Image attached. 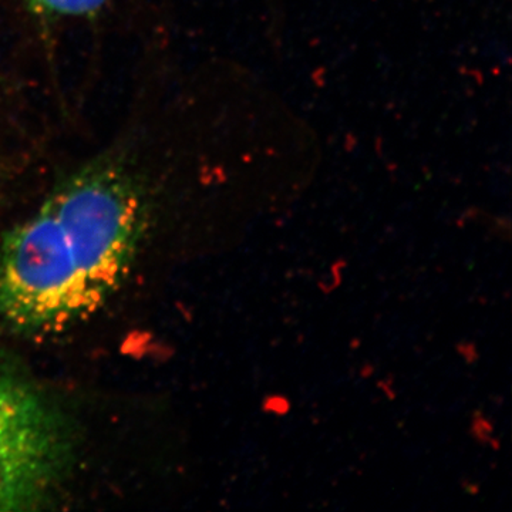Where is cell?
<instances>
[{
    "label": "cell",
    "mask_w": 512,
    "mask_h": 512,
    "mask_svg": "<svg viewBox=\"0 0 512 512\" xmlns=\"http://www.w3.org/2000/svg\"><path fill=\"white\" fill-rule=\"evenodd\" d=\"M136 175L93 161L0 239V325L53 335L90 319L124 284L148 224Z\"/></svg>",
    "instance_id": "obj_1"
},
{
    "label": "cell",
    "mask_w": 512,
    "mask_h": 512,
    "mask_svg": "<svg viewBox=\"0 0 512 512\" xmlns=\"http://www.w3.org/2000/svg\"><path fill=\"white\" fill-rule=\"evenodd\" d=\"M70 458L72 439L62 414L33 387L0 376V512L45 503Z\"/></svg>",
    "instance_id": "obj_2"
},
{
    "label": "cell",
    "mask_w": 512,
    "mask_h": 512,
    "mask_svg": "<svg viewBox=\"0 0 512 512\" xmlns=\"http://www.w3.org/2000/svg\"><path fill=\"white\" fill-rule=\"evenodd\" d=\"M110 0H26L37 13L53 18H90L106 8Z\"/></svg>",
    "instance_id": "obj_3"
}]
</instances>
